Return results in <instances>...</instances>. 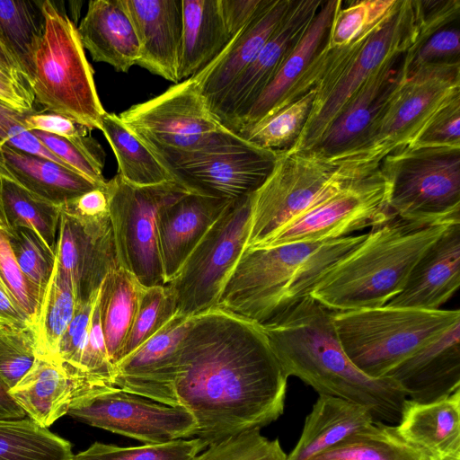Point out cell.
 <instances>
[{
    "label": "cell",
    "instance_id": "50",
    "mask_svg": "<svg viewBox=\"0 0 460 460\" xmlns=\"http://www.w3.org/2000/svg\"><path fill=\"white\" fill-rule=\"evenodd\" d=\"M25 114L0 102V146H9L67 167L31 131L25 128L23 125Z\"/></svg>",
    "mask_w": 460,
    "mask_h": 460
},
{
    "label": "cell",
    "instance_id": "33",
    "mask_svg": "<svg viewBox=\"0 0 460 460\" xmlns=\"http://www.w3.org/2000/svg\"><path fill=\"white\" fill-rule=\"evenodd\" d=\"M143 288L131 273L120 267L110 271L100 288L97 303L101 325L114 369L133 324Z\"/></svg>",
    "mask_w": 460,
    "mask_h": 460
},
{
    "label": "cell",
    "instance_id": "26",
    "mask_svg": "<svg viewBox=\"0 0 460 460\" xmlns=\"http://www.w3.org/2000/svg\"><path fill=\"white\" fill-rule=\"evenodd\" d=\"M397 424L398 436L424 460H460V389L428 403L407 399Z\"/></svg>",
    "mask_w": 460,
    "mask_h": 460
},
{
    "label": "cell",
    "instance_id": "56",
    "mask_svg": "<svg viewBox=\"0 0 460 460\" xmlns=\"http://www.w3.org/2000/svg\"><path fill=\"white\" fill-rule=\"evenodd\" d=\"M0 102L22 112H32L34 102L31 92L13 82L0 78Z\"/></svg>",
    "mask_w": 460,
    "mask_h": 460
},
{
    "label": "cell",
    "instance_id": "49",
    "mask_svg": "<svg viewBox=\"0 0 460 460\" xmlns=\"http://www.w3.org/2000/svg\"><path fill=\"white\" fill-rule=\"evenodd\" d=\"M459 124L460 93H457L431 117L410 145L460 147Z\"/></svg>",
    "mask_w": 460,
    "mask_h": 460
},
{
    "label": "cell",
    "instance_id": "22",
    "mask_svg": "<svg viewBox=\"0 0 460 460\" xmlns=\"http://www.w3.org/2000/svg\"><path fill=\"white\" fill-rule=\"evenodd\" d=\"M460 285V223L449 225L420 256L401 292L386 305L438 310Z\"/></svg>",
    "mask_w": 460,
    "mask_h": 460
},
{
    "label": "cell",
    "instance_id": "9",
    "mask_svg": "<svg viewBox=\"0 0 460 460\" xmlns=\"http://www.w3.org/2000/svg\"><path fill=\"white\" fill-rule=\"evenodd\" d=\"M379 171L393 215L429 224L460 223V147L409 145L387 155Z\"/></svg>",
    "mask_w": 460,
    "mask_h": 460
},
{
    "label": "cell",
    "instance_id": "43",
    "mask_svg": "<svg viewBox=\"0 0 460 460\" xmlns=\"http://www.w3.org/2000/svg\"><path fill=\"white\" fill-rule=\"evenodd\" d=\"M175 314L174 299L166 285L143 288L119 361L155 335Z\"/></svg>",
    "mask_w": 460,
    "mask_h": 460
},
{
    "label": "cell",
    "instance_id": "7",
    "mask_svg": "<svg viewBox=\"0 0 460 460\" xmlns=\"http://www.w3.org/2000/svg\"><path fill=\"white\" fill-rule=\"evenodd\" d=\"M460 93V61L419 66L401 82L359 144L331 160L363 176L390 153L413 142L431 117Z\"/></svg>",
    "mask_w": 460,
    "mask_h": 460
},
{
    "label": "cell",
    "instance_id": "5",
    "mask_svg": "<svg viewBox=\"0 0 460 460\" xmlns=\"http://www.w3.org/2000/svg\"><path fill=\"white\" fill-rule=\"evenodd\" d=\"M416 0H397L389 14L370 32L348 47L322 49L325 74L315 87L312 111L294 147L313 148L350 97L383 64L404 55L425 40Z\"/></svg>",
    "mask_w": 460,
    "mask_h": 460
},
{
    "label": "cell",
    "instance_id": "48",
    "mask_svg": "<svg viewBox=\"0 0 460 460\" xmlns=\"http://www.w3.org/2000/svg\"><path fill=\"white\" fill-rule=\"evenodd\" d=\"M0 283L17 307L35 325L45 292L22 272L12 252L5 229L0 222Z\"/></svg>",
    "mask_w": 460,
    "mask_h": 460
},
{
    "label": "cell",
    "instance_id": "52",
    "mask_svg": "<svg viewBox=\"0 0 460 460\" xmlns=\"http://www.w3.org/2000/svg\"><path fill=\"white\" fill-rule=\"evenodd\" d=\"M460 33L457 28H442L425 40L414 51L406 55L411 60L410 72L429 64L460 61Z\"/></svg>",
    "mask_w": 460,
    "mask_h": 460
},
{
    "label": "cell",
    "instance_id": "41",
    "mask_svg": "<svg viewBox=\"0 0 460 460\" xmlns=\"http://www.w3.org/2000/svg\"><path fill=\"white\" fill-rule=\"evenodd\" d=\"M397 0L355 1L337 9L325 48H344L376 27L392 11Z\"/></svg>",
    "mask_w": 460,
    "mask_h": 460
},
{
    "label": "cell",
    "instance_id": "23",
    "mask_svg": "<svg viewBox=\"0 0 460 460\" xmlns=\"http://www.w3.org/2000/svg\"><path fill=\"white\" fill-rule=\"evenodd\" d=\"M139 44L137 65L179 83L181 0H124Z\"/></svg>",
    "mask_w": 460,
    "mask_h": 460
},
{
    "label": "cell",
    "instance_id": "1",
    "mask_svg": "<svg viewBox=\"0 0 460 460\" xmlns=\"http://www.w3.org/2000/svg\"><path fill=\"white\" fill-rule=\"evenodd\" d=\"M175 392L208 446L261 429L284 411L288 376L261 326L217 308L190 316Z\"/></svg>",
    "mask_w": 460,
    "mask_h": 460
},
{
    "label": "cell",
    "instance_id": "51",
    "mask_svg": "<svg viewBox=\"0 0 460 460\" xmlns=\"http://www.w3.org/2000/svg\"><path fill=\"white\" fill-rule=\"evenodd\" d=\"M97 298L98 295L86 303L76 305L74 316L59 342L57 359L62 363L69 380L79 363Z\"/></svg>",
    "mask_w": 460,
    "mask_h": 460
},
{
    "label": "cell",
    "instance_id": "13",
    "mask_svg": "<svg viewBox=\"0 0 460 460\" xmlns=\"http://www.w3.org/2000/svg\"><path fill=\"white\" fill-rule=\"evenodd\" d=\"M252 194L230 201L178 274L165 284L177 314L190 317L216 307L224 284L246 246Z\"/></svg>",
    "mask_w": 460,
    "mask_h": 460
},
{
    "label": "cell",
    "instance_id": "55",
    "mask_svg": "<svg viewBox=\"0 0 460 460\" xmlns=\"http://www.w3.org/2000/svg\"><path fill=\"white\" fill-rule=\"evenodd\" d=\"M266 0H219L222 16L231 37L243 31L258 14Z\"/></svg>",
    "mask_w": 460,
    "mask_h": 460
},
{
    "label": "cell",
    "instance_id": "35",
    "mask_svg": "<svg viewBox=\"0 0 460 460\" xmlns=\"http://www.w3.org/2000/svg\"><path fill=\"white\" fill-rule=\"evenodd\" d=\"M44 27L42 1L0 0V40L16 60L28 85Z\"/></svg>",
    "mask_w": 460,
    "mask_h": 460
},
{
    "label": "cell",
    "instance_id": "15",
    "mask_svg": "<svg viewBox=\"0 0 460 460\" xmlns=\"http://www.w3.org/2000/svg\"><path fill=\"white\" fill-rule=\"evenodd\" d=\"M391 215L388 184L378 169L296 216L258 248L333 240L372 227Z\"/></svg>",
    "mask_w": 460,
    "mask_h": 460
},
{
    "label": "cell",
    "instance_id": "58",
    "mask_svg": "<svg viewBox=\"0 0 460 460\" xmlns=\"http://www.w3.org/2000/svg\"><path fill=\"white\" fill-rule=\"evenodd\" d=\"M26 415L11 398L6 387L0 382V419H22Z\"/></svg>",
    "mask_w": 460,
    "mask_h": 460
},
{
    "label": "cell",
    "instance_id": "6",
    "mask_svg": "<svg viewBox=\"0 0 460 460\" xmlns=\"http://www.w3.org/2000/svg\"><path fill=\"white\" fill-rule=\"evenodd\" d=\"M460 322V311L388 305L332 312L341 348L351 363L371 378L396 366Z\"/></svg>",
    "mask_w": 460,
    "mask_h": 460
},
{
    "label": "cell",
    "instance_id": "45",
    "mask_svg": "<svg viewBox=\"0 0 460 460\" xmlns=\"http://www.w3.org/2000/svg\"><path fill=\"white\" fill-rule=\"evenodd\" d=\"M4 229L19 267L34 285L45 292L55 268L56 252L31 229Z\"/></svg>",
    "mask_w": 460,
    "mask_h": 460
},
{
    "label": "cell",
    "instance_id": "2",
    "mask_svg": "<svg viewBox=\"0 0 460 460\" xmlns=\"http://www.w3.org/2000/svg\"><path fill=\"white\" fill-rule=\"evenodd\" d=\"M288 377L318 394L346 399L368 408L377 422L398 423L407 396L392 378L361 373L343 351L332 312L311 296L259 324Z\"/></svg>",
    "mask_w": 460,
    "mask_h": 460
},
{
    "label": "cell",
    "instance_id": "31",
    "mask_svg": "<svg viewBox=\"0 0 460 460\" xmlns=\"http://www.w3.org/2000/svg\"><path fill=\"white\" fill-rule=\"evenodd\" d=\"M8 394L29 419L44 428L66 415L73 401L71 383L62 363L41 355H37L31 367Z\"/></svg>",
    "mask_w": 460,
    "mask_h": 460
},
{
    "label": "cell",
    "instance_id": "36",
    "mask_svg": "<svg viewBox=\"0 0 460 460\" xmlns=\"http://www.w3.org/2000/svg\"><path fill=\"white\" fill-rule=\"evenodd\" d=\"M60 210L0 176V222L4 228L31 229L55 252Z\"/></svg>",
    "mask_w": 460,
    "mask_h": 460
},
{
    "label": "cell",
    "instance_id": "38",
    "mask_svg": "<svg viewBox=\"0 0 460 460\" xmlns=\"http://www.w3.org/2000/svg\"><path fill=\"white\" fill-rule=\"evenodd\" d=\"M75 307L71 279L56 261L39 317L33 326L38 355L57 358L59 342L74 316Z\"/></svg>",
    "mask_w": 460,
    "mask_h": 460
},
{
    "label": "cell",
    "instance_id": "11",
    "mask_svg": "<svg viewBox=\"0 0 460 460\" xmlns=\"http://www.w3.org/2000/svg\"><path fill=\"white\" fill-rule=\"evenodd\" d=\"M118 265L144 288L165 285L157 217L167 204L188 191L177 181L135 186L119 174L106 181Z\"/></svg>",
    "mask_w": 460,
    "mask_h": 460
},
{
    "label": "cell",
    "instance_id": "46",
    "mask_svg": "<svg viewBox=\"0 0 460 460\" xmlns=\"http://www.w3.org/2000/svg\"><path fill=\"white\" fill-rule=\"evenodd\" d=\"M37 355L32 326L20 329L0 323V382L7 390L29 371Z\"/></svg>",
    "mask_w": 460,
    "mask_h": 460
},
{
    "label": "cell",
    "instance_id": "39",
    "mask_svg": "<svg viewBox=\"0 0 460 460\" xmlns=\"http://www.w3.org/2000/svg\"><path fill=\"white\" fill-rule=\"evenodd\" d=\"M316 90L311 89L297 100L236 134L247 142L276 153L290 151L296 144L312 111Z\"/></svg>",
    "mask_w": 460,
    "mask_h": 460
},
{
    "label": "cell",
    "instance_id": "24",
    "mask_svg": "<svg viewBox=\"0 0 460 460\" xmlns=\"http://www.w3.org/2000/svg\"><path fill=\"white\" fill-rule=\"evenodd\" d=\"M232 200L186 193L164 206L157 217V234L167 284Z\"/></svg>",
    "mask_w": 460,
    "mask_h": 460
},
{
    "label": "cell",
    "instance_id": "32",
    "mask_svg": "<svg viewBox=\"0 0 460 460\" xmlns=\"http://www.w3.org/2000/svg\"><path fill=\"white\" fill-rule=\"evenodd\" d=\"M181 14L179 82L203 70L233 38L225 24L219 0H181Z\"/></svg>",
    "mask_w": 460,
    "mask_h": 460
},
{
    "label": "cell",
    "instance_id": "18",
    "mask_svg": "<svg viewBox=\"0 0 460 460\" xmlns=\"http://www.w3.org/2000/svg\"><path fill=\"white\" fill-rule=\"evenodd\" d=\"M55 252L76 305L95 297L108 273L119 267L110 215L83 219L61 208Z\"/></svg>",
    "mask_w": 460,
    "mask_h": 460
},
{
    "label": "cell",
    "instance_id": "54",
    "mask_svg": "<svg viewBox=\"0 0 460 460\" xmlns=\"http://www.w3.org/2000/svg\"><path fill=\"white\" fill-rule=\"evenodd\" d=\"M60 208L83 219H95L109 216L106 183L71 199Z\"/></svg>",
    "mask_w": 460,
    "mask_h": 460
},
{
    "label": "cell",
    "instance_id": "25",
    "mask_svg": "<svg viewBox=\"0 0 460 460\" xmlns=\"http://www.w3.org/2000/svg\"><path fill=\"white\" fill-rule=\"evenodd\" d=\"M293 0H266L255 18L195 75L209 109L248 67L274 32Z\"/></svg>",
    "mask_w": 460,
    "mask_h": 460
},
{
    "label": "cell",
    "instance_id": "47",
    "mask_svg": "<svg viewBox=\"0 0 460 460\" xmlns=\"http://www.w3.org/2000/svg\"><path fill=\"white\" fill-rule=\"evenodd\" d=\"M190 460H287V455L279 439L252 429L210 444Z\"/></svg>",
    "mask_w": 460,
    "mask_h": 460
},
{
    "label": "cell",
    "instance_id": "53",
    "mask_svg": "<svg viewBox=\"0 0 460 460\" xmlns=\"http://www.w3.org/2000/svg\"><path fill=\"white\" fill-rule=\"evenodd\" d=\"M23 125L29 131H41L68 139L81 138L91 131L67 117L49 111L26 113Z\"/></svg>",
    "mask_w": 460,
    "mask_h": 460
},
{
    "label": "cell",
    "instance_id": "10",
    "mask_svg": "<svg viewBox=\"0 0 460 460\" xmlns=\"http://www.w3.org/2000/svg\"><path fill=\"white\" fill-rule=\"evenodd\" d=\"M363 177L310 151L280 153L273 171L252 196L245 249L260 247L286 223Z\"/></svg>",
    "mask_w": 460,
    "mask_h": 460
},
{
    "label": "cell",
    "instance_id": "27",
    "mask_svg": "<svg viewBox=\"0 0 460 460\" xmlns=\"http://www.w3.org/2000/svg\"><path fill=\"white\" fill-rule=\"evenodd\" d=\"M77 31L95 62L127 73L137 65L139 44L124 0H93Z\"/></svg>",
    "mask_w": 460,
    "mask_h": 460
},
{
    "label": "cell",
    "instance_id": "57",
    "mask_svg": "<svg viewBox=\"0 0 460 460\" xmlns=\"http://www.w3.org/2000/svg\"><path fill=\"white\" fill-rule=\"evenodd\" d=\"M0 323L20 329L32 326L29 318L17 307L1 283Z\"/></svg>",
    "mask_w": 460,
    "mask_h": 460
},
{
    "label": "cell",
    "instance_id": "19",
    "mask_svg": "<svg viewBox=\"0 0 460 460\" xmlns=\"http://www.w3.org/2000/svg\"><path fill=\"white\" fill-rule=\"evenodd\" d=\"M410 64L405 54L383 64L350 97L309 151L331 160L354 149L410 74Z\"/></svg>",
    "mask_w": 460,
    "mask_h": 460
},
{
    "label": "cell",
    "instance_id": "40",
    "mask_svg": "<svg viewBox=\"0 0 460 460\" xmlns=\"http://www.w3.org/2000/svg\"><path fill=\"white\" fill-rule=\"evenodd\" d=\"M310 460H424L403 441L394 426L376 422L370 429L355 433Z\"/></svg>",
    "mask_w": 460,
    "mask_h": 460
},
{
    "label": "cell",
    "instance_id": "21",
    "mask_svg": "<svg viewBox=\"0 0 460 460\" xmlns=\"http://www.w3.org/2000/svg\"><path fill=\"white\" fill-rule=\"evenodd\" d=\"M386 376L411 401L428 403L460 389V322L407 358Z\"/></svg>",
    "mask_w": 460,
    "mask_h": 460
},
{
    "label": "cell",
    "instance_id": "4",
    "mask_svg": "<svg viewBox=\"0 0 460 460\" xmlns=\"http://www.w3.org/2000/svg\"><path fill=\"white\" fill-rule=\"evenodd\" d=\"M448 226L391 215L333 264L309 296L332 312L385 305L401 292L420 256Z\"/></svg>",
    "mask_w": 460,
    "mask_h": 460
},
{
    "label": "cell",
    "instance_id": "17",
    "mask_svg": "<svg viewBox=\"0 0 460 460\" xmlns=\"http://www.w3.org/2000/svg\"><path fill=\"white\" fill-rule=\"evenodd\" d=\"M322 3L321 0L292 1L256 58L210 108L225 128L242 116L270 83L311 24Z\"/></svg>",
    "mask_w": 460,
    "mask_h": 460
},
{
    "label": "cell",
    "instance_id": "29",
    "mask_svg": "<svg viewBox=\"0 0 460 460\" xmlns=\"http://www.w3.org/2000/svg\"><path fill=\"white\" fill-rule=\"evenodd\" d=\"M0 176L58 207L102 186L56 162L9 146H0Z\"/></svg>",
    "mask_w": 460,
    "mask_h": 460
},
{
    "label": "cell",
    "instance_id": "42",
    "mask_svg": "<svg viewBox=\"0 0 460 460\" xmlns=\"http://www.w3.org/2000/svg\"><path fill=\"white\" fill-rule=\"evenodd\" d=\"M207 447L199 438L129 447L94 442L70 460H190Z\"/></svg>",
    "mask_w": 460,
    "mask_h": 460
},
{
    "label": "cell",
    "instance_id": "30",
    "mask_svg": "<svg viewBox=\"0 0 460 460\" xmlns=\"http://www.w3.org/2000/svg\"><path fill=\"white\" fill-rule=\"evenodd\" d=\"M376 422L366 406L332 395L319 394L302 434L287 460H310Z\"/></svg>",
    "mask_w": 460,
    "mask_h": 460
},
{
    "label": "cell",
    "instance_id": "20",
    "mask_svg": "<svg viewBox=\"0 0 460 460\" xmlns=\"http://www.w3.org/2000/svg\"><path fill=\"white\" fill-rule=\"evenodd\" d=\"M190 317L175 314L155 335L115 366L114 386L180 406L176 396L177 349Z\"/></svg>",
    "mask_w": 460,
    "mask_h": 460
},
{
    "label": "cell",
    "instance_id": "37",
    "mask_svg": "<svg viewBox=\"0 0 460 460\" xmlns=\"http://www.w3.org/2000/svg\"><path fill=\"white\" fill-rule=\"evenodd\" d=\"M71 443L29 418L0 419V460H70Z\"/></svg>",
    "mask_w": 460,
    "mask_h": 460
},
{
    "label": "cell",
    "instance_id": "3",
    "mask_svg": "<svg viewBox=\"0 0 460 460\" xmlns=\"http://www.w3.org/2000/svg\"><path fill=\"white\" fill-rule=\"evenodd\" d=\"M366 236L244 249L215 308L262 324L309 296L322 276Z\"/></svg>",
    "mask_w": 460,
    "mask_h": 460
},
{
    "label": "cell",
    "instance_id": "12",
    "mask_svg": "<svg viewBox=\"0 0 460 460\" xmlns=\"http://www.w3.org/2000/svg\"><path fill=\"white\" fill-rule=\"evenodd\" d=\"M119 117L160 162L202 147L226 128L193 76L130 106Z\"/></svg>",
    "mask_w": 460,
    "mask_h": 460
},
{
    "label": "cell",
    "instance_id": "44",
    "mask_svg": "<svg viewBox=\"0 0 460 460\" xmlns=\"http://www.w3.org/2000/svg\"><path fill=\"white\" fill-rule=\"evenodd\" d=\"M31 132L67 167L98 185L106 183L102 175L105 154L99 143L91 136L68 139L41 131Z\"/></svg>",
    "mask_w": 460,
    "mask_h": 460
},
{
    "label": "cell",
    "instance_id": "8",
    "mask_svg": "<svg viewBox=\"0 0 460 460\" xmlns=\"http://www.w3.org/2000/svg\"><path fill=\"white\" fill-rule=\"evenodd\" d=\"M45 27L33 60L30 90L45 111L67 117L90 130L101 128L106 111L77 27L51 1H42Z\"/></svg>",
    "mask_w": 460,
    "mask_h": 460
},
{
    "label": "cell",
    "instance_id": "28",
    "mask_svg": "<svg viewBox=\"0 0 460 460\" xmlns=\"http://www.w3.org/2000/svg\"><path fill=\"white\" fill-rule=\"evenodd\" d=\"M341 3V0L323 1L311 24L270 83L248 110L227 127L229 130L237 133L268 116L279 105L323 48L332 19Z\"/></svg>",
    "mask_w": 460,
    "mask_h": 460
},
{
    "label": "cell",
    "instance_id": "16",
    "mask_svg": "<svg viewBox=\"0 0 460 460\" xmlns=\"http://www.w3.org/2000/svg\"><path fill=\"white\" fill-rule=\"evenodd\" d=\"M67 415L92 427L155 445L196 436L197 421L182 406H171L113 388L72 402Z\"/></svg>",
    "mask_w": 460,
    "mask_h": 460
},
{
    "label": "cell",
    "instance_id": "59",
    "mask_svg": "<svg viewBox=\"0 0 460 460\" xmlns=\"http://www.w3.org/2000/svg\"><path fill=\"white\" fill-rule=\"evenodd\" d=\"M0 66L14 74L21 79H22L26 84V80L16 62L14 58L9 52V50L5 48V46L0 40ZM29 86V85H28Z\"/></svg>",
    "mask_w": 460,
    "mask_h": 460
},
{
    "label": "cell",
    "instance_id": "34",
    "mask_svg": "<svg viewBox=\"0 0 460 460\" xmlns=\"http://www.w3.org/2000/svg\"><path fill=\"white\" fill-rule=\"evenodd\" d=\"M100 130L115 155L117 174L125 181L144 187L174 181L167 168L125 126L119 115L106 111Z\"/></svg>",
    "mask_w": 460,
    "mask_h": 460
},
{
    "label": "cell",
    "instance_id": "14",
    "mask_svg": "<svg viewBox=\"0 0 460 460\" xmlns=\"http://www.w3.org/2000/svg\"><path fill=\"white\" fill-rule=\"evenodd\" d=\"M279 155L226 128L202 147L161 163L188 192L234 200L254 193L264 183Z\"/></svg>",
    "mask_w": 460,
    "mask_h": 460
}]
</instances>
